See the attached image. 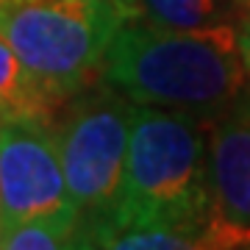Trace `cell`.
I'll list each match as a JSON object with an SVG mask.
<instances>
[{
    "label": "cell",
    "mask_w": 250,
    "mask_h": 250,
    "mask_svg": "<svg viewBox=\"0 0 250 250\" xmlns=\"http://www.w3.org/2000/svg\"><path fill=\"white\" fill-rule=\"evenodd\" d=\"M103 81L139 106L211 123L250 92L239 22L195 31L123 22L106 53Z\"/></svg>",
    "instance_id": "1"
},
{
    "label": "cell",
    "mask_w": 250,
    "mask_h": 250,
    "mask_svg": "<svg viewBox=\"0 0 250 250\" xmlns=\"http://www.w3.org/2000/svg\"><path fill=\"white\" fill-rule=\"evenodd\" d=\"M214 211L208 120L136 103L120 192L95 242L136 225L197 223Z\"/></svg>",
    "instance_id": "2"
},
{
    "label": "cell",
    "mask_w": 250,
    "mask_h": 250,
    "mask_svg": "<svg viewBox=\"0 0 250 250\" xmlns=\"http://www.w3.org/2000/svg\"><path fill=\"white\" fill-rule=\"evenodd\" d=\"M120 28L123 14L114 0L0 3V36L64 103L103 81L106 53Z\"/></svg>",
    "instance_id": "3"
},
{
    "label": "cell",
    "mask_w": 250,
    "mask_h": 250,
    "mask_svg": "<svg viewBox=\"0 0 250 250\" xmlns=\"http://www.w3.org/2000/svg\"><path fill=\"white\" fill-rule=\"evenodd\" d=\"M134 114V100L100 81L75 95L56 123L67 195L89 233H98L114 208Z\"/></svg>",
    "instance_id": "4"
},
{
    "label": "cell",
    "mask_w": 250,
    "mask_h": 250,
    "mask_svg": "<svg viewBox=\"0 0 250 250\" xmlns=\"http://www.w3.org/2000/svg\"><path fill=\"white\" fill-rule=\"evenodd\" d=\"M75 208L50 123L11 114L0 125V233Z\"/></svg>",
    "instance_id": "5"
},
{
    "label": "cell",
    "mask_w": 250,
    "mask_h": 250,
    "mask_svg": "<svg viewBox=\"0 0 250 250\" xmlns=\"http://www.w3.org/2000/svg\"><path fill=\"white\" fill-rule=\"evenodd\" d=\"M208 181L217 211L250 228V92L208 123Z\"/></svg>",
    "instance_id": "6"
},
{
    "label": "cell",
    "mask_w": 250,
    "mask_h": 250,
    "mask_svg": "<svg viewBox=\"0 0 250 250\" xmlns=\"http://www.w3.org/2000/svg\"><path fill=\"white\" fill-rule=\"evenodd\" d=\"M100 250H250V228L220 211L197 223L136 225L108 233Z\"/></svg>",
    "instance_id": "7"
},
{
    "label": "cell",
    "mask_w": 250,
    "mask_h": 250,
    "mask_svg": "<svg viewBox=\"0 0 250 250\" xmlns=\"http://www.w3.org/2000/svg\"><path fill=\"white\" fill-rule=\"evenodd\" d=\"M123 22L170 31H195L239 22L245 11L231 0H114Z\"/></svg>",
    "instance_id": "8"
},
{
    "label": "cell",
    "mask_w": 250,
    "mask_h": 250,
    "mask_svg": "<svg viewBox=\"0 0 250 250\" xmlns=\"http://www.w3.org/2000/svg\"><path fill=\"white\" fill-rule=\"evenodd\" d=\"M0 100L9 106L14 117H28L50 125H56V117L67 106L22 64V59L3 36H0Z\"/></svg>",
    "instance_id": "9"
},
{
    "label": "cell",
    "mask_w": 250,
    "mask_h": 250,
    "mask_svg": "<svg viewBox=\"0 0 250 250\" xmlns=\"http://www.w3.org/2000/svg\"><path fill=\"white\" fill-rule=\"evenodd\" d=\"M81 236V214L75 208L20 223L3 233V250H75Z\"/></svg>",
    "instance_id": "10"
},
{
    "label": "cell",
    "mask_w": 250,
    "mask_h": 250,
    "mask_svg": "<svg viewBox=\"0 0 250 250\" xmlns=\"http://www.w3.org/2000/svg\"><path fill=\"white\" fill-rule=\"evenodd\" d=\"M239 39H242V50H245V62H248V70H250V9L239 20Z\"/></svg>",
    "instance_id": "11"
},
{
    "label": "cell",
    "mask_w": 250,
    "mask_h": 250,
    "mask_svg": "<svg viewBox=\"0 0 250 250\" xmlns=\"http://www.w3.org/2000/svg\"><path fill=\"white\" fill-rule=\"evenodd\" d=\"M75 250H100V245L95 242V236H92L83 225H81V236H78V245H75Z\"/></svg>",
    "instance_id": "12"
},
{
    "label": "cell",
    "mask_w": 250,
    "mask_h": 250,
    "mask_svg": "<svg viewBox=\"0 0 250 250\" xmlns=\"http://www.w3.org/2000/svg\"><path fill=\"white\" fill-rule=\"evenodd\" d=\"M11 117V111H9V106H6V103H3V100H0V125L6 123V120H9Z\"/></svg>",
    "instance_id": "13"
},
{
    "label": "cell",
    "mask_w": 250,
    "mask_h": 250,
    "mask_svg": "<svg viewBox=\"0 0 250 250\" xmlns=\"http://www.w3.org/2000/svg\"><path fill=\"white\" fill-rule=\"evenodd\" d=\"M231 3H236L242 11H248V9H250V0H231Z\"/></svg>",
    "instance_id": "14"
},
{
    "label": "cell",
    "mask_w": 250,
    "mask_h": 250,
    "mask_svg": "<svg viewBox=\"0 0 250 250\" xmlns=\"http://www.w3.org/2000/svg\"><path fill=\"white\" fill-rule=\"evenodd\" d=\"M0 250H3V236H0Z\"/></svg>",
    "instance_id": "15"
},
{
    "label": "cell",
    "mask_w": 250,
    "mask_h": 250,
    "mask_svg": "<svg viewBox=\"0 0 250 250\" xmlns=\"http://www.w3.org/2000/svg\"><path fill=\"white\" fill-rule=\"evenodd\" d=\"M0 236H3V233H0Z\"/></svg>",
    "instance_id": "16"
},
{
    "label": "cell",
    "mask_w": 250,
    "mask_h": 250,
    "mask_svg": "<svg viewBox=\"0 0 250 250\" xmlns=\"http://www.w3.org/2000/svg\"><path fill=\"white\" fill-rule=\"evenodd\" d=\"M0 3H3V0H0Z\"/></svg>",
    "instance_id": "17"
}]
</instances>
